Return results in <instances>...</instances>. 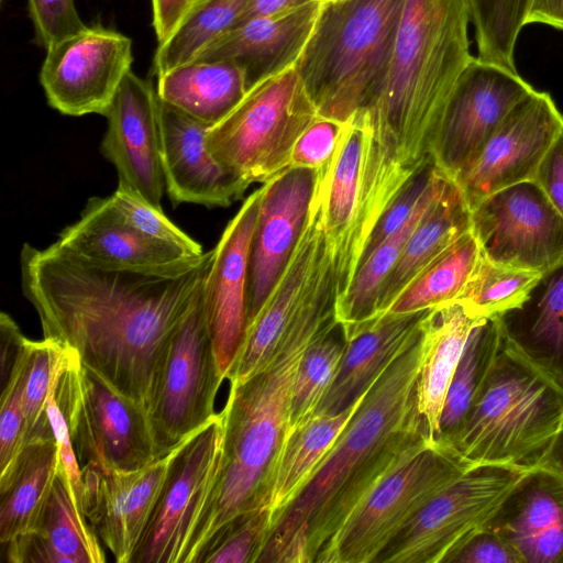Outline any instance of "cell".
<instances>
[{
  "label": "cell",
  "mask_w": 563,
  "mask_h": 563,
  "mask_svg": "<svg viewBox=\"0 0 563 563\" xmlns=\"http://www.w3.org/2000/svg\"><path fill=\"white\" fill-rule=\"evenodd\" d=\"M213 250L166 271L144 272L85 262L55 243L24 244V297L43 338L74 351L118 393L147 408L169 340L191 308Z\"/></svg>",
  "instance_id": "1"
},
{
  "label": "cell",
  "mask_w": 563,
  "mask_h": 563,
  "mask_svg": "<svg viewBox=\"0 0 563 563\" xmlns=\"http://www.w3.org/2000/svg\"><path fill=\"white\" fill-rule=\"evenodd\" d=\"M338 295L334 273L327 267L268 362L244 382L231 383L221 411V462L187 547L190 559L234 518L268 508L297 369L307 346L336 323Z\"/></svg>",
  "instance_id": "2"
},
{
  "label": "cell",
  "mask_w": 563,
  "mask_h": 563,
  "mask_svg": "<svg viewBox=\"0 0 563 563\" xmlns=\"http://www.w3.org/2000/svg\"><path fill=\"white\" fill-rule=\"evenodd\" d=\"M472 0H406L386 81L365 109L380 147L420 170L433 151L453 91L473 59Z\"/></svg>",
  "instance_id": "3"
},
{
  "label": "cell",
  "mask_w": 563,
  "mask_h": 563,
  "mask_svg": "<svg viewBox=\"0 0 563 563\" xmlns=\"http://www.w3.org/2000/svg\"><path fill=\"white\" fill-rule=\"evenodd\" d=\"M563 426V390L505 340L448 443L470 467L543 464Z\"/></svg>",
  "instance_id": "4"
},
{
  "label": "cell",
  "mask_w": 563,
  "mask_h": 563,
  "mask_svg": "<svg viewBox=\"0 0 563 563\" xmlns=\"http://www.w3.org/2000/svg\"><path fill=\"white\" fill-rule=\"evenodd\" d=\"M406 0L323 2L297 71L318 115L347 121L379 95Z\"/></svg>",
  "instance_id": "5"
},
{
  "label": "cell",
  "mask_w": 563,
  "mask_h": 563,
  "mask_svg": "<svg viewBox=\"0 0 563 563\" xmlns=\"http://www.w3.org/2000/svg\"><path fill=\"white\" fill-rule=\"evenodd\" d=\"M422 355L421 329L364 394L328 455L274 521L256 563H308L310 519L352 472L418 413L416 383Z\"/></svg>",
  "instance_id": "6"
},
{
  "label": "cell",
  "mask_w": 563,
  "mask_h": 563,
  "mask_svg": "<svg viewBox=\"0 0 563 563\" xmlns=\"http://www.w3.org/2000/svg\"><path fill=\"white\" fill-rule=\"evenodd\" d=\"M388 167L368 113L361 109L345 121L334 153L318 169L312 203L332 257L339 296L355 276L365 244L388 207L382 196L388 191Z\"/></svg>",
  "instance_id": "7"
},
{
  "label": "cell",
  "mask_w": 563,
  "mask_h": 563,
  "mask_svg": "<svg viewBox=\"0 0 563 563\" xmlns=\"http://www.w3.org/2000/svg\"><path fill=\"white\" fill-rule=\"evenodd\" d=\"M317 117L295 64L249 87L235 108L208 129L206 146L250 185L264 184L290 166L295 144Z\"/></svg>",
  "instance_id": "8"
},
{
  "label": "cell",
  "mask_w": 563,
  "mask_h": 563,
  "mask_svg": "<svg viewBox=\"0 0 563 563\" xmlns=\"http://www.w3.org/2000/svg\"><path fill=\"white\" fill-rule=\"evenodd\" d=\"M54 389L80 468L133 471L158 460L146 410L84 366L67 347Z\"/></svg>",
  "instance_id": "9"
},
{
  "label": "cell",
  "mask_w": 563,
  "mask_h": 563,
  "mask_svg": "<svg viewBox=\"0 0 563 563\" xmlns=\"http://www.w3.org/2000/svg\"><path fill=\"white\" fill-rule=\"evenodd\" d=\"M470 467L437 441L388 476L322 547L313 563H374L438 494Z\"/></svg>",
  "instance_id": "10"
},
{
  "label": "cell",
  "mask_w": 563,
  "mask_h": 563,
  "mask_svg": "<svg viewBox=\"0 0 563 563\" xmlns=\"http://www.w3.org/2000/svg\"><path fill=\"white\" fill-rule=\"evenodd\" d=\"M202 292L203 286L169 340L147 408L157 459L217 415L214 400L225 378L208 331Z\"/></svg>",
  "instance_id": "11"
},
{
  "label": "cell",
  "mask_w": 563,
  "mask_h": 563,
  "mask_svg": "<svg viewBox=\"0 0 563 563\" xmlns=\"http://www.w3.org/2000/svg\"><path fill=\"white\" fill-rule=\"evenodd\" d=\"M525 472L500 465L470 468L433 497L374 563H448L486 528Z\"/></svg>",
  "instance_id": "12"
},
{
  "label": "cell",
  "mask_w": 563,
  "mask_h": 563,
  "mask_svg": "<svg viewBox=\"0 0 563 563\" xmlns=\"http://www.w3.org/2000/svg\"><path fill=\"white\" fill-rule=\"evenodd\" d=\"M222 446L220 412L169 453L162 487L130 563H184L219 471Z\"/></svg>",
  "instance_id": "13"
},
{
  "label": "cell",
  "mask_w": 563,
  "mask_h": 563,
  "mask_svg": "<svg viewBox=\"0 0 563 563\" xmlns=\"http://www.w3.org/2000/svg\"><path fill=\"white\" fill-rule=\"evenodd\" d=\"M471 231L489 261L542 273L563 261V217L536 180L498 190L471 210Z\"/></svg>",
  "instance_id": "14"
},
{
  "label": "cell",
  "mask_w": 563,
  "mask_h": 563,
  "mask_svg": "<svg viewBox=\"0 0 563 563\" xmlns=\"http://www.w3.org/2000/svg\"><path fill=\"white\" fill-rule=\"evenodd\" d=\"M132 40L99 23L46 48L40 82L48 104L65 115H104L132 70Z\"/></svg>",
  "instance_id": "15"
},
{
  "label": "cell",
  "mask_w": 563,
  "mask_h": 563,
  "mask_svg": "<svg viewBox=\"0 0 563 563\" xmlns=\"http://www.w3.org/2000/svg\"><path fill=\"white\" fill-rule=\"evenodd\" d=\"M536 89L518 71L473 57L448 104L433 151L453 179L479 154L510 111Z\"/></svg>",
  "instance_id": "16"
},
{
  "label": "cell",
  "mask_w": 563,
  "mask_h": 563,
  "mask_svg": "<svg viewBox=\"0 0 563 563\" xmlns=\"http://www.w3.org/2000/svg\"><path fill=\"white\" fill-rule=\"evenodd\" d=\"M562 126L563 114L550 93L534 90L520 101L476 158L454 178L470 210L498 190L534 180Z\"/></svg>",
  "instance_id": "17"
},
{
  "label": "cell",
  "mask_w": 563,
  "mask_h": 563,
  "mask_svg": "<svg viewBox=\"0 0 563 563\" xmlns=\"http://www.w3.org/2000/svg\"><path fill=\"white\" fill-rule=\"evenodd\" d=\"M318 170L289 166L263 184L247 279V325L280 279L303 233ZM247 329V328H246Z\"/></svg>",
  "instance_id": "18"
},
{
  "label": "cell",
  "mask_w": 563,
  "mask_h": 563,
  "mask_svg": "<svg viewBox=\"0 0 563 563\" xmlns=\"http://www.w3.org/2000/svg\"><path fill=\"white\" fill-rule=\"evenodd\" d=\"M263 186L253 191L225 227L213 249L203 284V308L221 375L227 379L243 345L247 328L250 246Z\"/></svg>",
  "instance_id": "19"
},
{
  "label": "cell",
  "mask_w": 563,
  "mask_h": 563,
  "mask_svg": "<svg viewBox=\"0 0 563 563\" xmlns=\"http://www.w3.org/2000/svg\"><path fill=\"white\" fill-rule=\"evenodd\" d=\"M104 117L107 131L101 151L117 168L119 184L162 209L165 177L156 89L130 70Z\"/></svg>",
  "instance_id": "20"
},
{
  "label": "cell",
  "mask_w": 563,
  "mask_h": 563,
  "mask_svg": "<svg viewBox=\"0 0 563 563\" xmlns=\"http://www.w3.org/2000/svg\"><path fill=\"white\" fill-rule=\"evenodd\" d=\"M168 455L133 471L81 468L84 515L119 563H130L140 542L166 474Z\"/></svg>",
  "instance_id": "21"
},
{
  "label": "cell",
  "mask_w": 563,
  "mask_h": 563,
  "mask_svg": "<svg viewBox=\"0 0 563 563\" xmlns=\"http://www.w3.org/2000/svg\"><path fill=\"white\" fill-rule=\"evenodd\" d=\"M330 260L319 213L311 202L307 224L289 264L247 325L241 351L227 377L230 383L244 382L268 362Z\"/></svg>",
  "instance_id": "22"
},
{
  "label": "cell",
  "mask_w": 563,
  "mask_h": 563,
  "mask_svg": "<svg viewBox=\"0 0 563 563\" xmlns=\"http://www.w3.org/2000/svg\"><path fill=\"white\" fill-rule=\"evenodd\" d=\"M158 114L165 189L172 203L212 208L241 199L250 184L209 152L206 134L210 126L159 98Z\"/></svg>",
  "instance_id": "23"
},
{
  "label": "cell",
  "mask_w": 563,
  "mask_h": 563,
  "mask_svg": "<svg viewBox=\"0 0 563 563\" xmlns=\"http://www.w3.org/2000/svg\"><path fill=\"white\" fill-rule=\"evenodd\" d=\"M486 528L522 563H563V474L545 465L526 471Z\"/></svg>",
  "instance_id": "24"
},
{
  "label": "cell",
  "mask_w": 563,
  "mask_h": 563,
  "mask_svg": "<svg viewBox=\"0 0 563 563\" xmlns=\"http://www.w3.org/2000/svg\"><path fill=\"white\" fill-rule=\"evenodd\" d=\"M55 244L95 265L144 272L170 269L196 258L136 231L111 196L90 198L79 220L66 227Z\"/></svg>",
  "instance_id": "25"
},
{
  "label": "cell",
  "mask_w": 563,
  "mask_h": 563,
  "mask_svg": "<svg viewBox=\"0 0 563 563\" xmlns=\"http://www.w3.org/2000/svg\"><path fill=\"white\" fill-rule=\"evenodd\" d=\"M323 1L253 18L223 33L197 59L231 60L246 73L249 87L294 66L318 21Z\"/></svg>",
  "instance_id": "26"
},
{
  "label": "cell",
  "mask_w": 563,
  "mask_h": 563,
  "mask_svg": "<svg viewBox=\"0 0 563 563\" xmlns=\"http://www.w3.org/2000/svg\"><path fill=\"white\" fill-rule=\"evenodd\" d=\"M427 312H386L350 340L336 376L316 413H338L355 404L417 339Z\"/></svg>",
  "instance_id": "27"
},
{
  "label": "cell",
  "mask_w": 563,
  "mask_h": 563,
  "mask_svg": "<svg viewBox=\"0 0 563 563\" xmlns=\"http://www.w3.org/2000/svg\"><path fill=\"white\" fill-rule=\"evenodd\" d=\"M497 318L506 342L563 390V261Z\"/></svg>",
  "instance_id": "28"
},
{
  "label": "cell",
  "mask_w": 563,
  "mask_h": 563,
  "mask_svg": "<svg viewBox=\"0 0 563 563\" xmlns=\"http://www.w3.org/2000/svg\"><path fill=\"white\" fill-rule=\"evenodd\" d=\"M417 413L362 463L310 519L307 531V559L314 558L349 516L394 472L419 452L435 443Z\"/></svg>",
  "instance_id": "29"
},
{
  "label": "cell",
  "mask_w": 563,
  "mask_h": 563,
  "mask_svg": "<svg viewBox=\"0 0 563 563\" xmlns=\"http://www.w3.org/2000/svg\"><path fill=\"white\" fill-rule=\"evenodd\" d=\"M485 319L453 300L429 309L422 320L423 355L416 383V408L434 441L440 435L450 382L471 333Z\"/></svg>",
  "instance_id": "30"
},
{
  "label": "cell",
  "mask_w": 563,
  "mask_h": 563,
  "mask_svg": "<svg viewBox=\"0 0 563 563\" xmlns=\"http://www.w3.org/2000/svg\"><path fill=\"white\" fill-rule=\"evenodd\" d=\"M12 563H103L104 552L60 470L34 528L8 543Z\"/></svg>",
  "instance_id": "31"
},
{
  "label": "cell",
  "mask_w": 563,
  "mask_h": 563,
  "mask_svg": "<svg viewBox=\"0 0 563 563\" xmlns=\"http://www.w3.org/2000/svg\"><path fill=\"white\" fill-rule=\"evenodd\" d=\"M471 230V210L452 178L437 195L382 285L377 313L385 314L398 294L461 235Z\"/></svg>",
  "instance_id": "32"
},
{
  "label": "cell",
  "mask_w": 563,
  "mask_h": 563,
  "mask_svg": "<svg viewBox=\"0 0 563 563\" xmlns=\"http://www.w3.org/2000/svg\"><path fill=\"white\" fill-rule=\"evenodd\" d=\"M249 89L245 70L231 60L195 59L157 77V97L212 126L227 117Z\"/></svg>",
  "instance_id": "33"
},
{
  "label": "cell",
  "mask_w": 563,
  "mask_h": 563,
  "mask_svg": "<svg viewBox=\"0 0 563 563\" xmlns=\"http://www.w3.org/2000/svg\"><path fill=\"white\" fill-rule=\"evenodd\" d=\"M451 179L439 167L428 191L407 222L360 265L346 290L338 297L335 320L342 327L347 342L379 319L377 302L383 283L396 265L424 211Z\"/></svg>",
  "instance_id": "34"
},
{
  "label": "cell",
  "mask_w": 563,
  "mask_h": 563,
  "mask_svg": "<svg viewBox=\"0 0 563 563\" xmlns=\"http://www.w3.org/2000/svg\"><path fill=\"white\" fill-rule=\"evenodd\" d=\"M60 466L54 438L27 443L10 471L0 477V540L31 531L51 495Z\"/></svg>",
  "instance_id": "35"
},
{
  "label": "cell",
  "mask_w": 563,
  "mask_h": 563,
  "mask_svg": "<svg viewBox=\"0 0 563 563\" xmlns=\"http://www.w3.org/2000/svg\"><path fill=\"white\" fill-rule=\"evenodd\" d=\"M364 395L338 413H314L287 432L273 473L269 510L272 526L305 487L354 415Z\"/></svg>",
  "instance_id": "36"
},
{
  "label": "cell",
  "mask_w": 563,
  "mask_h": 563,
  "mask_svg": "<svg viewBox=\"0 0 563 563\" xmlns=\"http://www.w3.org/2000/svg\"><path fill=\"white\" fill-rule=\"evenodd\" d=\"M479 254L478 242L470 230L413 278L398 294L387 312L429 310L455 300L468 282Z\"/></svg>",
  "instance_id": "37"
},
{
  "label": "cell",
  "mask_w": 563,
  "mask_h": 563,
  "mask_svg": "<svg viewBox=\"0 0 563 563\" xmlns=\"http://www.w3.org/2000/svg\"><path fill=\"white\" fill-rule=\"evenodd\" d=\"M249 0H196L172 36L155 51L152 73H164L191 60L236 25Z\"/></svg>",
  "instance_id": "38"
},
{
  "label": "cell",
  "mask_w": 563,
  "mask_h": 563,
  "mask_svg": "<svg viewBox=\"0 0 563 563\" xmlns=\"http://www.w3.org/2000/svg\"><path fill=\"white\" fill-rule=\"evenodd\" d=\"M503 344L497 317L485 319L473 330L446 391L438 440L449 439L459 428Z\"/></svg>",
  "instance_id": "39"
},
{
  "label": "cell",
  "mask_w": 563,
  "mask_h": 563,
  "mask_svg": "<svg viewBox=\"0 0 563 563\" xmlns=\"http://www.w3.org/2000/svg\"><path fill=\"white\" fill-rule=\"evenodd\" d=\"M346 345L343 329L336 322L307 346L294 383L287 432L316 413L336 376Z\"/></svg>",
  "instance_id": "40"
},
{
  "label": "cell",
  "mask_w": 563,
  "mask_h": 563,
  "mask_svg": "<svg viewBox=\"0 0 563 563\" xmlns=\"http://www.w3.org/2000/svg\"><path fill=\"white\" fill-rule=\"evenodd\" d=\"M540 274L494 263L481 252L468 282L455 300L476 316L497 317L518 306Z\"/></svg>",
  "instance_id": "41"
},
{
  "label": "cell",
  "mask_w": 563,
  "mask_h": 563,
  "mask_svg": "<svg viewBox=\"0 0 563 563\" xmlns=\"http://www.w3.org/2000/svg\"><path fill=\"white\" fill-rule=\"evenodd\" d=\"M477 58L517 71L515 47L529 0H472Z\"/></svg>",
  "instance_id": "42"
},
{
  "label": "cell",
  "mask_w": 563,
  "mask_h": 563,
  "mask_svg": "<svg viewBox=\"0 0 563 563\" xmlns=\"http://www.w3.org/2000/svg\"><path fill=\"white\" fill-rule=\"evenodd\" d=\"M65 347L51 339L25 342L23 382V412L25 419V445L30 442L54 438L47 416V397ZM24 445V446H25Z\"/></svg>",
  "instance_id": "43"
},
{
  "label": "cell",
  "mask_w": 563,
  "mask_h": 563,
  "mask_svg": "<svg viewBox=\"0 0 563 563\" xmlns=\"http://www.w3.org/2000/svg\"><path fill=\"white\" fill-rule=\"evenodd\" d=\"M272 522L267 507L234 518L206 544L197 563H256Z\"/></svg>",
  "instance_id": "44"
},
{
  "label": "cell",
  "mask_w": 563,
  "mask_h": 563,
  "mask_svg": "<svg viewBox=\"0 0 563 563\" xmlns=\"http://www.w3.org/2000/svg\"><path fill=\"white\" fill-rule=\"evenodd\" d=\"M111 199L122 218L143 235L188 256L198 257L205 253L201 245L174 224L162 209L151 206L126 186L119 184Z\"/></svg>",
  "instance_id": "45"
},
{
  "label": "cell",
  "mask_w": 563,
  "mask_h": 563,
  "mask_svg": "<svg viewBox=\"0 0 563 563\" xmlns=\"http://www.w3.org/2000/svg\"><path fill=\"white\" fill-rule=\"evenodd\" d=\"M25 338L11 372L3 382L0 410V477L5 475L25 445L23 412V382L25 367Z\"/></svg>",
  "instance_id": "46"
},
{
  "label": "cell",
  "mask_w": 563,
  "mask_h": 563,
  "mask_svg": "<svg viewBox=\"0 0 563 563\" xmlns=\"http://www.w3.org/2000/svg\"><path fill=\"white\" fill-rule=\"evenodd\" d=\"M438 169L439 166L434 161L431 162L418 172L395 197L375 224L363 250L358 267L387 238L407 222L428 191Z\"/></svg>",
  "instance_id": "47"
},
{
  "label": "cell",
  "mask_w": 563,
  "mask_h": 563,
  "mask_svg": "<svg viewBox=\"0 0 563 563\" xmlns=\"http://www.w3.org/2000/svg\"><path fill=\"white\" fill-rule=\"evenodd\" d=\"M35 41L45 49L87 27L75 0H27Z\"/></svg>",
  "instance_id": "48"
},
{
  "label": "cell",
  "mask_w": 563,
  "mask_h": 563,
  "mask_svg": "<svg viewBox=\"0 0 563 563\" xmlns=\"http://www.w3.org/2000/svg\"><path fill=\"white\" fill-rule=\"evenodd\" d=\"M344 123L318 115L295 144L290 166L316 170L323 167L334 153Z\"/></svg>",
  "instance_id": "49"
},
{
  "label": "cell",
  "mask_w": 563,
  "mask_h": 563,
  "mask_svg": "<svg viewBox=\"0 0 563 563\" xmlns=\"http://www.w3.org/2000/svg\"><path fill=\"white\" fill-rule=\"evenodd\" d=\"M54 382L47 397V416L58 445L60 470L67 481L76 506L82 511L81 468L74 451L65 415L55 396Z\"/></svg>",
  "instance_id": "50"
},
{
  "label": "cell",
  "mask_w": 563,
  "mask_h": 563,
  "mask_svg": "<svg viewBox=\"0 0 563 563\" xmlns=\"http://www.w3.org/2000/svg\"><path fill=\"white\" fill-rule=\"evenodd\" d=\"M448 563H522V561L505 539L485 528L459 549Z\"/></svg>",
  "instance_id": "51"
},
{
  "label": "cell",
  "mask_w": 563,
  "mask_h": 563,
  "mask_svg": "<svg viewBox=\"0 0 563 563\" xmlns=\"http://www.w3.org/2000/svg\"><path fill=\"white\" fill-rule=\"evenodd\" d=\"M534 180L563 217V126L540 163Z\"/></svg>",
  "instance_id": "52"
},
{
  "label": "cell",
  "mask_w": 563,
  "mask_h": 563,
  "mask_svg": "<svg viewBox=\"0 0 563 563\" xmlns=\"http://www.w3.org/2000/svg\"><path fill=\"white\" fill-rule=\"evenodd\" d=\"M196 0H151L157 44L167 41L194 7Z\"/></svg>",
  "instance_id": "53"
},
{
  "label": "cell",
  "mask_w": 563,
  "mask_h": 563,
  "mask_svg": "<svg viewBox=\"0 0 563 563\" xmlns=\"http://www.w3.org/2000/svg\"><path fill=\"white\" fill-rule=\"evenodd\" d=\"M2 380L9 376L14 360L25 340L15 321L5 312L0 314Z\"/></svg>",
  "instance_id": "54"
},
{
  "label": "cell",
  "mask_w": 563,
  "mask_h": 563,
  "mask_svg": "<svg viewBox=\"0 0 563 563\" xmlns=\"http://www.w3.org/2000/svg\"><path fill=\"white\" fill-rule=\"evenodd\" d=\"M525 23L544 24L563 31V0H529Z\"/></svg>",
  "instance_id": "55"
},
{
  "label": "cell",
  "mask_w": 563,
  "mask_h": 563,
  "mask_svg": "<svg viewBox=\"0 0 563 563\" xmlns=\"http://www.w3.org/2000/svg\"><path fill=\"white\" fill-rule=\"evenodd\" d=\"M312 1L316 0H249L236 25L253 18L291 10Z\"/></svg>",
  "instance_id": "56"
},
{
  "label": "cell",
  "mask_w": 563,
  "mask_h": 563,
  "mask_svg": "<svg viewBox=\"0 0 563 563\" xmlns=\"http://www.w3.org/2000/svg\"><path fill=\"white\" fill-rule=\"evenodd\" d=\"M542 465L549 466L563 474V426Z\"/></svg>",
  "instance_id": "57"
},
{
  "label": "cell",
  "mask_w": 563,
  "mask_h": 563,
  "mask_svg": "<svg viewBox=\"0 0 563 563\" xmlns=\"http://www.w3.org/2000/svg\"><path fill=\"white\" fill-rule=\"evenodd\" d=\"M323 2H333V1H338V0H322Z\"/></svg>",
  "instance_id": "58"
},
{
  "label": "cell",
  "mask_w": 563,
  "mask_h": 563,
  "mask_svg": "<svg viewBox=\"0 0 563 563\" xmlns=\"http://www.w3.org/2000/svg\"><path fill=\"white\" fill-rule=\"evenodd\" d=\"M2 1V0H1Z\"/></svg>",
  "instance_id": "59"
}]
</instances>
